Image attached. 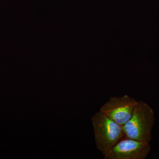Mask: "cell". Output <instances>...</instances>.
<instances>
[{
    "label": "cell",
    "instance_id": "cell-4",
    "mask_svg": "<svg viewBox=\"0 0 159 159\" xmlns=\"http://www.w3.org/2000/svg\"><path fill=\"white\" fill-rule=\"evenodd\" d=\"M150 150L148 142L123 139L104 156V159H145Z\"/></svg>",
    "mask_w": 159,
    "mask_h": 159
},
{
    "label": "cell",
    "instance_id": "cell-3",
    "mask_svg": "<svg viewBox=\"0 0 159 159\" xmlns=\"http://www.w3.org/2000/svg\"><path fill=\"white\" fill-rule=\"evenodd\" d=\"M138 102L127 95L111 97L101 107L99 111L122 126L131 117Z\"/></svg>",
    "mask_w": 159,
    "mask_h": 159
},
{
    "label": "cell",
    "instance_id": "cell-2",
    "mask_svg": "<svg viewBox=\"0 0 159 159\" xmlns=\"http://www.w3.org/2000/svg\"><path fill=\"white\" fill-rule=\"evenodd\" d=\"M91 121L97 148L105 156L124 136L122 126L99 111Z\"/></svg>",
    "mask_w": 159,
    "mask_h": 159
},
{
    "label": "cell",
    "instance_id": "cell-1",
    "mask_svg": "<svg viewBox=\"0 0 159 159\" xmlns=\"http://www.w3.org/2000/svg\"><path fill=\"white\" fill-rule=\"evenodd\" d=\"M154 123V112L152 107L144 101H138L131 117L122 126L124 139L149 143L152 139Z\"/></svg>",
    "mask_w": 159,
    "mask_h": 159
}]
</instances>
